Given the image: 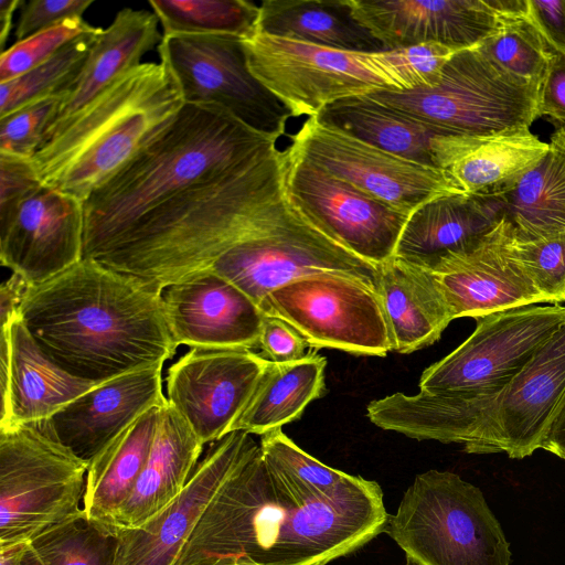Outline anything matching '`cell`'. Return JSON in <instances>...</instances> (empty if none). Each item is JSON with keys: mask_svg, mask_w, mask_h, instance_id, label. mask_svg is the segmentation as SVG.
Here are the masks:
<instances>
[{"mask_svg": "<svg viewBox=\"0 0 565 565\" xmlns=\"http://www.w3.org/2000/svg\"><path fill=\"white\" fill-rule=\"evenodd\" d=\"M379 483L352 476L306 499L266 465L255 440L211 500L177 565H326L384 532Z\"/></svg>", "mask_w": 565, "mask_h": 565, "instance_id": "6da1fadb", "label": "cell"}, {"mask_svg": "<svg viewBox=\"0 0 565 565\" xmlns=\"http://www.w3.org/2000/svg\"><path fill=\"white\" fill-rule=\"evenodd\" d=\"M161 289L83 258L29 285L19 316L39 348L67 373L95 383L163 365L178 348Z\"/></svg>", "mask_w": 565, "mask_h": 565, "instance_id": "7a4b0ae2", "label": "cell"}, {"mask_svg": "<svg viewBox=\"0 0 565 565\" xmlns=\"http://www.w3.org/2000/svg\"><path fill=\"white\" fill-rule=\"evenodd\" d=\"M277 140L218 106L183 104L83 202V258H97L145 214L243 166Z\"/></svg>", "mask_w": 565, "mask_h": 565, "instance_id": "3957f363", "label": "cell"}, {"mask_svg": "<svg viewBox=\"0 0 565 565\" xmlns=\"http://www.w3.org/2000/svg\"><path fill=\"white\" fill-rule=\"evenodd\" d=\"M183 104L163 63H141L74 115L31 161L43 185L84 202Z\"/></svg>", "mask_w": 565, "mask_h": 565, "instance_id": "277c9868", "label": "cell"}, {"mask_svg": "<svg viewBox=\"0 0 565 565\" xmlns=\"http://www.w3.org/2000/svg\"><path fill=\"white\" fill-rule=\"evenodd\" d=\"M384 532L417 565H510V544L481 490L450 471L417 475Z\"/></svg>", "mask_w": 565, "mask_h": 565, "instance_id": "5b68a950", "label": "cell"}, {"mask_svg": "<svg viewBox=\"0 0 565 565\" xmlns=\"http://www.w3.org/2000/svg\"><path fill=\"white\" fill-rule=\"evenodd\" d=\"M540 88L503 72L476 45L456 53L434 87L369 96L444 135L483 136L530 129L540 117Z\"/></svg>", "mask_w": 565, "mask_h": 565, "instance_id": "8992f818", "label": "cell"}, {"mask_svg": "<svg viewBox=\"0 0 565 565\" xmlns=\"http://www.w3.org/2000/svg\"><path fill=\"white\" fill-rule=\"evenodd\" d=\"M87 463L36 423L0 429V548L84 512Z\"/></svg>", "mask_w": 565, "mask_h": 565, "instance_id": "52a82bcc", "label": "cell"}, {"mask_svg": "<svg viewBox=\"0 0 565 565\" xmlns=\"http://www.w3.org/2000/svg\"><path fill=\"white\" fill-rule=\"evenodd\" d=\"M264 315L292 326L313 348L385 356L391 341L375 285L341 273L296 278L269 292Z\"/></svg>", "mask_w": 565, "mask_h": 565, "instance_id": "ba28073f", "label": "cell"}, {"mask_svg": "<svg viewBox=\"0 0 565 565\" xmlns=\"http://www.w3.org/2000/svg\"><path fill=\"white\" fill-rule=\"evenodd\" d=\"M158 52L183 103L214 105L248 127L279 139L292 117L252 73L244 39L234 35H163Z\"/></svg>", "mask_w": 565, "mask_h": 565, "instance_id": "9c48e42d", "label": "cell"}, {"mask_svg": "<svg viewBox=\"0 0 565 565\" xmlns=\"http://www.w3.org/2000/svg\"><path fill=\"white\" fill-rule=\"evenodd\" d=\"M249 70L291 113L318 116L340 99L390 90L366 53L255 33L244 40Z\"/></svg>", "mask_w": 565, "mask_h": 565, "instance_id": "30bf717a", "label": "cell"}, {"mask_svg": "<svg viewBox=\"0 0 565 565\" xmlns=\"http://www.w3.org/2000/svg\"><path fill=\"white\" fill-rule=\"evenodd\" d=\"M476 320L466 341L422 373L420 392L503 388L565 322V306L530 305Z\"/></svg>", "mask_w": 565, "mask_h": 565, "instance_id": "8fae6325", "label": "cell"}, {"mask_svg": "<svg viewBox=\"0 0 565 565\" xmlns=\"http://www.w3.org/2000/svg\"><path fill=\"white\" fill-rule=\"evenodd\" d=\"M289 138V147L310 163L409 215L431 200L463 194L440 169L384 151L316 117Z\"/></svg>", "mask_w": 565, "mask_h": 565, "instance_id": "7c38bea8", "label": "cell"}, {"mask_svg": "<svg viewBox=\"0 0 565 565\" xmlns=\"http://www.w3.org/2000/svg\"><path fill=\"white\" fill-rule=\"evenodd\" d=\"M290 201L322 233L359 258L381 265L395 256L409 217L285 149Z\"/></svg>", "mask_w": 565, "mask_h": 565, "instance_id": "4fadbf2b", "label": "cell"}, {"mask_svg": "<svg viewBox=\"0 0 565 565\" xmlns=\"http://www.w3.org/2000/svg\"><path fill=\"white\" fill-rule=\"evenodd\" d=\"M454 319L546 302L520 255L515 232L503 216L489 232L431 267Z\"/></svg>", "mask_w": 565, "mask_h": 565, "instance_id": "5bb4252c", "label": "cell"}, {"mask_svg": "<svg viewBox=\"0 0 565 565\" xmlns=\"http://www.w3.org/2000/svg\"><path fill=\"white\" fill-rule=\"evenodd\" d=\"M269 360L249 349L191 348L167 373V401L205 445L231 433Z\"/></svg>", "mask_w": 565, "mask_h": 565, "instance_id": "9a60e30c", "label": "cell"}, {"mask_svg": "<svg viewBox=\"0 0 565 565\" xmlns=\"http://www.w3.org/2000/svg\"><path fill=\"white\" fill-rule=\"evenodd\" d=\"M565 399V322L503 387L468 454L522 459L542 447Z\"/></svg>", "mask_w": 565, "mask_h": 565, "instance_id": "2e32d148", "label": "cell"}, {"mask_svg": "<svg viewBox=\"0 0 565 565\" xmlns=\"http://www.w3.org/2000/svg\"><path fill=\"white\" fill-rule=\"evenodd\" d=\"M252 435L231 431L212 443L180 494L141 525L115 529L116 565H177L201 516L235 469Z\"/></svg>", "mask_w": 565, "mask_h": 565, "instance_id": "e0dca14e", "label": "cell"}, {"mask_svg": "<svg viewBox=\"0 0 565 565\" xmlns=\"http://www.w3.org/2000/svg\"><path fill=\"white\" fill-rule=\"evenodd\" d=\"M84 207L43 185L0 220L2 266L29 285L43 282L83 259Z\"/></svg>", "mask_w": 565, "mask_h": 565, "instance_id": "ac0fdd59", "label": "cell"}, {"mask_svg": "<svg viewBox=\"0 0 565 565\" xmlns=\"http://www.w3.org/2000/svg\"><path fill=\"white\" fill-rule=\"evenodd\" d=\"M162 303L177 345L258 348L263 311L241 289L211 270L166 286Z\"/></svg>", "mask_w": 565, "mask_h": 565, "instance_id": "d6986e66", "label": "cell"}, {"mask_svg": "<svg viewBox=\"0 0 565 565\" xmlns=\"http://www.w3.org/2000/svg\"><path fill=\"white\" fill-rule=\"evenodd\" d=\"M354 17L385 50L424 43L473 47L508 17L494 0H349Z\"/></svg>", "mask_w": 565, "mask_h": 565, "instance_id": "ffe728a7", "label": "cell"}, {"mask_svg": "<svg viewBox=\"0 0 565 565\" xmlns=\"http://www.w3.org/2000/svg\"><path fill=\"white\" fill-rule=\"evenodd\" d=\"M161 370L159 364L104 382L36 424L88 466L141 415L168 403Z\"/></svg>", "mask_w": 565, "mask_h": 565, "instance_id": "44dd1931", "label": "cell"}, {"mask_svg": "<svg viewBox=\"0 0 565 565\" xmlns=\"http://www.w3.org/2000/svg\"><path fill=\"white\" fill-rule=\"evenodd\" d=\"M0 429L45 420L102 383L78 379L39 348L20 316L0 333Z\"/></svg>", "mask_w": 565, "mask_h": 565, "instance_id": "7402d4cb", "label": "cell"}, {"mask_svg": "<svg viewBox=\"0 0 565 565\" xmlns=\"http://www.w3.org/2000/svg\"><path fill=\"white\" fill-rule=\"evenodd\" d=\"M550 150L530 129L483 136L438 135L431 140L434 166L463 194L510 192Z\"/></svg>", "mask_w": 565, "mask_h": 565, "instance_id": "603a6c76", "label": "cell"}, {"mask_svg": "<svg viewBox=\"0 0 565 565\" xmlns=\"http://www.w3.org/2000/svg\"><path fill=\"white\" fill-rule=\"evenodd\" d=\"M375 289L391 351L408 354L428 347L454 320L436 276L397 257L376 266Z\"/></svg>", "mask_w": 565, "mask_h": 565, "instance_id": "cb8c5ba5", "label": "cell"}, {"mask_svg": "<svg viewBox=\"0 0 565 565\" xmlns=\"http://www.w3.org/2000/svg\"><path fill=\"white\" fill-rule=\"evenodd\" d=\"M504 195L454 194L431 200L408 217L395 256L430 270L439 258L489 232L503 216Z\"/></svg>", "mask_w": 565, "mask_h": 565, "instance_id": "d4e9b609", "label": "cell"}, {"mask_svg": "<svg viewBox=\"0 0 565 565\" xmlns=\"http://www.w3.org/2000/svg\"><path fill=\"white\" fill-rule=\"evenodd\" d=\"M159 23L150 11L124 8L117 12L110 25L97 35L78 77L62 97L44 143L116 81L139 66L148 51L158 47L163 39Z\"/></svg>", "mask_w": 565, "mask_h": 565, "instance_id": "484cf974", "label": "cell"}, {"mask_svg": "<svg viewBox=\"0 0 565 565\" xmlns=\"http://www.w3.org/2000/svg\"><path fill=\"white\" fill-rule=\"evenodd\" d=\"M203 446L167 403L147 462L131 495L115 515L113 529L137 527L175 499L196 468Z\"/></svg>", "mask_w": 565, "mask_h": 565, "instance_id": "4316f807", "label": "cell"}, {"mask_svg": "<svg viewBox=\"0 0 565 565\" xmlns=\"http://www.w3.org/2000/svg\"><path fill=\"white\" fill-rule=\"evenodd\" d=\"M162 407L146 412L88 462L83 509L92 521L113 527L147 462Z\"/></svg>", "mask_w": 565, "mask_h": 565, "instance_id": "83f0119b", "label": "cell"}, {"mask_svg": "<svg viewBox=\"0 0 565 565\" xmlns=\"http://www.w3.org/2000/svg\"><path fill=\"white\" fill-rule=\"evenodd\" d=\"M257 32L335 50L385 51L354 17L349 0H265Z\"/></svg>", "mask_w": 565, "mask_h": 565, "instance_id": "f1b7e54d", "label": "cell"}, {"mask_svg": "<svg viewBox=\"0 0 565 565\" xmlns=\"http://www.w3.org/2000/svg\"><path fill=\"white\" fill-rule=\"evenodd\" d=\"M326 365V358L312 351L294 362L269 361L231 431L262 436L299 419L324 394Z\"/></svg>", "mask_w": 565, "mask_h": 565, "instance_id": "f546056e", "label": "cell"}, {"mask_svg": "<svg viewBox=\"0 0 565 565\" xmlns=\"http://www.w3.org/2000/svg\"><path fill=\"white\" fill-rule=\"evenodd\" d=\"M316 118L384 151L431 167H435L431 140L444 135L369 95L347 97L332 103Z\"/></svg>", "mask_w": 565, "mask_h": 565, "instance_id": "4dcf8cb0", "label": "cell"}, {"mask_svg": "<svg viewBox=\"0 0 565 565\" xmlns=\"http://www.w3.org/2000/svg\"><path fill=\"white\" fill-rule=\"evenodd\" d=\"M504 216L520 239L565 234V151L550 150L507 194Z\"/></svg>", "mask_w": 565, "mask_h": 565, "instance_id": "1f68e13d", "label": "cell"}, {"mask_svg": "<svg viewBox=\"0 0 565 565\" xmlns=\"http://www.w3.org/2000/svg\"><path fill=\"white\" fill-rule=\"evenodd\" d=\"M163 35H234L257 33L259 7L246 0H149Z\"/></svg>", "mask_w": 565, "mask_h": 565, "instance_id": "d6a6232c", "label": "cell"}, {"mask_svg": "<svg viewBox=\"0 0 565 565\" xmlns=\"http://www.w3.org/2000/svg\"><path fill=\"white\" fill-rule=\"evenodd\" d=\"M100 31L96 28L77 36L28 73L0 83V117L40 98L64 96L78 77Z\"/></svg>", "mask_w": 565, "mask_h": 565, "instance_id": "836d02e7", "label": "cell"}, {"mask_svg": "<svg viewBox=\"0 0 565 565\" xmlns=\"http://www.w3.org/2000/svg\"><path fill=\"white\" fill-rule=\"evenodd\" d=\"M43 565H116V531L85 514L44 531L30 542Z\"/></svg>", "mask_w": 565, "mask_h": 565, "instance_id": "e575fe53", "label": "cell"}, {"mask_svg": "<svg viewBox=\"0 0 565 565\" xmlns=\"http://www.w3.org/2000/svg\"><path fill=\"white\" fill-rule=\"evenodd\" d=\"M259 446L267 467L306 499L330 497L352 478L307 454L281 428L262 435Z\"/></svg>", "mask_w": 565, "mask_h": 565, "instance_id": "d590c367", "label": "cell"}, {"mask_svg": "<svg viewBox=\"0 0 565 565\" xmlns=\"http://www.w3.org/2000/svg\"><path fill=\"white\" fill-rule=\"evenodd\" d=\"M478 49L512 77L541 85L554 54L527 17L508 18Z\"/></svg>", "mask_w": 565, "mask_h": 565, "instance_id": "8d00e7d4", "label": "cell"}, {"mask_svg": "<svg viewBox=\"0 0 565 565\" xmlns=\"http://www.w3.org/2000/svg\"><path fill=\"white\" fill-rule=\"evenodd\" d=\"M463 49L438 43L366 53L375 73L394 92H412L437 85L449 60Z\"/></svg>", "mask_w": 565, "mask_h": 565, "instance_id": "74e56055", "label": "cell"}, {"mask_svg": "<svg viewBox=\"0 0 565 565\" xmlns=\"http://www.w3.org/2000/svg\"><path fill=\"white\" fill-rule=\"evenodd\" d=\"M63 96H49L0 117V153L32 159L43 147Z\"/></svg>", "mask_w": 565, "mask_h": 565, "instance_id": "f35d334b", "label": "cell"}, {"mask_svg": "<svg viewBox=\"0 0 565 565\" xmlns=\"http://www.w3.org/2000/svg\"><path fill=\"white\" fill-rule=\"evenodd\" d=\"M83 18L67 19L57 25L17 41L0 55V83L17 78L52 57L77 36L92 32Z\"/></svg>", "mask_w": 565, "mask_h": 565, "instance_id": "ab89813d", "label": "cell"}, {"mask_svg": "<svg viewBox=\"0 0 565 565\" xmlns=\"http://www.w3.org/2000/svg\"><path fill=\"white\" fill-rule=\"evenodd\" d=\"M516 241L522 260L546 302L563 301L565 294V234L526 241L516 237Z\"/></svg>", "mask_w": 565, "mask_h": 565, "instance_id": "60d3db41", "label": "cell"}, {"mask_svg": "<svg viewBox=\"0 0 565 565\" xmlns=\"http://www.w3.org/2000/svg\"><path fill=\"white\" fill-rule=\"evenodd\" d=\"M43 186L31 159L0 153V220Z\"/></svg>", "mask_w": 565, "mask_h": 565, "instance_id": "b9f144b4", "label": "cell"}, {"mask_svg": "<svg viewBox=\"0 0 565 565\" xmlns=\"http://www.w3.org/2000/svg\"><path fill=\"white\" fill-rule=\"evenodd\" d=\"M94 0H30L21 6L15 28L18 41L73 18H82Z\"/></svg>", "mask_w": 565, "mask_h": 565, "instance_id": "7bdbcfd3", "label": "cell"}, {"mask_svg": "<svg viewBox=\"0 0 565 565\" xmlns=\"http://www.w3.org/2000/svg\"><path fill=\"white\" fill-rule=\"evenodd\" d=\"M308 345L306 339L288 322L277 317L263 316L258 348L269 361H298L308 354Z\"/></svg>", "mask_w": 565, "mask_h": 565, "instance_id": "ee69618b", "label": "cell"}, {"mask_svg": "<svg viewBox=\"0 0 565 565\" xmlns=\"http://www.w3.org/2000/svg\"><path fill=\"white\" fill-rule=\"evenodd\" d=\"M526 17L554 53L565 54V0H526Z\"/></svg>", "mask_w": 565, "mask_h": 565, "instance_id": "f6af8a7d", "label": "cell"}, {"mask_svg": "<svg viewBox=\"0 0 565 565\" xmlns=\"http://www.w3.org/2000/svg\"><path fill=\"white\" fill-rule=\"evenodd\" d=\"M539 115L565 124V54L554 53L539 95Z\"/></svg>", "mask_w": 565, "mask_h": 565, "instance_id": "bcb514c9", "label": "cell"}, {"mask_svg": "<svg viewBox=\"0 0 565 565\" xmlns=\"http://www.w3.org/2000/svg\"><path fill=\"white\" fill-rule=\"evenodd\" d=\"M541 448L565 461V399L559 406Z\"/></svg>", "mask_w": 565, "mask_h": 565, "instance_id": "7dc6e473", "label": "cell"}, {"mask_svg": "<svg viewBox=\"0 0 565 565\" xmlns=\"http://www.w3.org/2000/svg\"><path fill=\"white\" fill-rule=\"evenodd\" d=\"M23 4L21 0H1L0 1V45L3 52L4 44L12 26L14 11Z\"/></svg>", "mask_w": 565, "mask_h": 565, "instance_id": "c3c4849f", "label": "cell"}, {"mask_svg": "<svg viewBox=\"0 0 565 565\" xmlns=\"http://www.w3.org/2000/svg\"><path fill=\"white\" fill-rule=\"evenodd\" d=\"M30 543L0 548V565H19Z\"/></svg>", "mask_w": 565, "mask_h": 565, "instance_id": "681fc988", "label": "cell"}, {"mask_svg": "<svg viewBox=\"0 0 565 565\" xmlns=\"http://www.w3.org/2000/svg\"><path fill=\"white\" fill-rule=\"evenodd\" d=\"M19 565H43V564L40 561V558L38 557V555L35 554V552L33 551V548L31 547V545L29 544V546L26 547V550L24 551V553L22 555V558H21V562Z\"/></svg>", "mask_w": 565, "mask_h": 565, "instance_id": "f907efd6", "label": "cell"}, {"mask_svg": "<svg viewBox=\"0 0 565 565\" xmlns=\"http://www.w3.org/2000/svg\"><path fill=\"white\" fill-rule=\"evenodd\" d=\"M551 143L565 151V124L561 125L552 135Z\"/></svg>", "mask_w": 565, "mask_h": 565, "instance_id": "816d5d0a", "label": "cell"}, {"mask_svg": "<svg viewBox=\"0 0 565 565\" xmlns=\"http://www.w3.org/2000/svg\"><path fill=\"white\" fill-rule=\"evenodd\" d=\"M405 565H417L414 562H412L409 558H406Z\"/></svg>", "mask_w": 565, "mask_h": 565, "instance_id": "f5cc1de1", "label": "cell"}, {"mask_svg": "<svg viewBox=\"0 0 565 565\" xmlns=\"http://www.w3.org/2000/svg\"><path fill=\"white\" fill-rule=\"evenodd\" d=\"M563 301H565V294H564V298H563Z\"/></svg>", "mask_w": 565, "mask_h": 565, "instance_id": "db71d44e", "label": "cell"}]
</instances>
